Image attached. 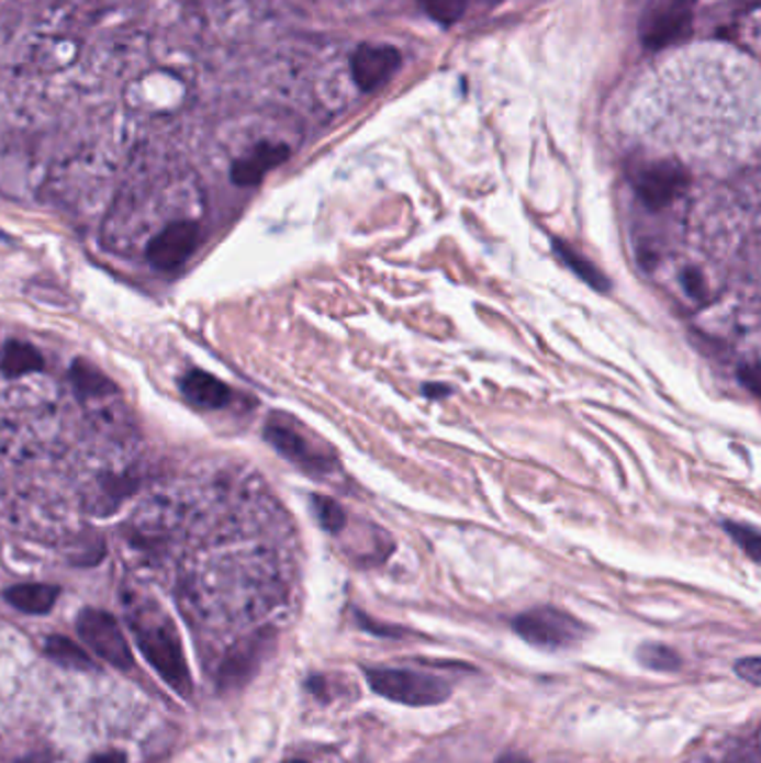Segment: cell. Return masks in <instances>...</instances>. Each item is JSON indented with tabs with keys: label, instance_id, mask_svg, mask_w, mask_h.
I'll list each match as a JSON object with an SVG mask.
<instances>
[{
	"label": "cell",
	"instance_id": "6da1fadb",
	"mask_svg": "<svg viewBox=\"0 0 761 763\" xmlns=\"http://www.w3.org/2000/svg\"><path fill=\"white\" fill-rule=\"evenodd\" d=\"M130 628L136 639V646L142 648L144 657L159 672V676L181 697H188L192 692L190 670L186 663V654L181 648V639L172 620L161 614L157 607H136L130 614Z\"/></svg>",
	"mask_w": 761,
	"mask_h": 763
},
{
	"label": "cell",
	"instance_id": "7a4b0ae2",
	"mask_svg": "<svg viewBox=\"0 0 761 763\" xmlns=\"http://www.w3.org/2000/svg\"><path fill=\"white\" fill-rule=\"evenodd\" d=\"M369 685L380 697L402 706H438L449 697V685L436 676L411 670H367Z\"/></svg>",
	"mask_w": 761,
	"mask_h": 763
},
{
	"label": "cell",
	"instance_id": "3957f363",
	"mask_svg": "<svg viewBox=\"0 0 761 763\" xmlns=\"http://www.w3.org/2000/svg\"><path fill=\"white\" fill-rule=\"evenodd\" d=\"M516 632L531 646L563 650L583 641L585 628L579 618L557 607H536L514 620Z\"/></svg>",
	"mask_w": 761,
	"mask_h": 763
},
{
	"label": "cell",
	"instance_id": "277c9868",
	"mask_svg": "<svg viewBox=\"0 0 761 763\" xmlns=\"http://www.w3.org/2000/svg\"><path fill=\"white\" fill-rule=\"evenodd\" d=\"M79 637L99 654L103 661L119 670L132 667V652L130 646L119 628V622L112 614L103 609H83L77 620Z\"/></svg>",
	"mask_w": 761,
	"mask_h": 763
},
{
	"label": "cell",
	"instance_id": "5b68a950",
	"mask_svg": "<svg viewBox=\"0 0 761 763\" xmlns=\"http://www.w3.org/2000/svg\"><path fill=\"white\" fill-rule=\"evenodd\" d=\"M697 0H663L648 10L641 36L650 49L668 47L692 30V8Z\"/></svg>",
	"mask_w": 761,
	"mask_h": 763
},
{
	"label": "cell",
	"instance_id": "8992f818",
	"mask_svg": "<svg viewBox=\"0 0 761 763\" xmlns=\"http://www.w3.org/2000/svg\"><path fill=\"white\" fill-rule=\"evenodd\" d=\"M687 183L690 177L681 166L672 161H661L637 172L635 192L648 211L657 213L674 203L685 192Z\"/></svg>",
	"mask_w": 761,
	"mask_h": 763
},
{
	"label": "cell",
	"instance_id": "52a82bcc",
	"mask_svg": "<svg viewBox=\"0 0 761 763\" xmlns=\"http://www.w3.org/2000/svg\"><path fill=\"white\" fill-rule=\"evenodd\" d=\"M199 239H201V231L194 222H172L170 226H166L161 233H157L150 239L146 248V257L150 266L161 272L177 270L197 250Z\"/></svg>",
	"mask_w": 761,
	"mask_h": 763
},
{
	"label": "cell",
	"instance_id": "ba28073f",
	"mask_svg": "<svg viewBox=\"0 0 761 763\" xmlns=\"http://www.w3.org/2000/svg\"><path fill=\"white\" fill-rule=\"evenodd\" d=\"M400 63H402V56L395 47L360 45L351 58L354 79L360 90L373 92L398 72Z\"/></svg>",
	"mask_w": 761,
	"mask_h": 763
},
{
	"label": "cell",
	"instance_id": "9c48e42d",
	"mask_svg": "<svg viewBox=\"0 0 761 763\" xmlns=\"http://www.w3.org/2000/svg\"><path fill=\"white\" fill-rule=\"evenodd\" d=\"M264 436H266L268 445H272L287 460L295 462L302 469L313 471V469H326L328 467V462L311 447V442L293 425H289L280 418L268 420Z\"/></svg>",
	"mask_w": 761,
	"mask_h": 763
},
{
	"label": "cell",
	"instance_id": "30bf717a",
	"mask_svg": "<svg viewBox=\"0 0 761 763\" xmlns=\"http://www.w3.org/2000/svg\"><path fill=\"white\" fill-rule=\"evenodd\" d=\"M289 155H291V150L282 144H261L253 153H248L246 157H242L239 161L233 164L231 179H233V183H237L242 188L257 186L266 177V172H270L277 166H282L289 159Z\"/></svg>",
	"mask_w": 761,
	"mask_h": 763
},
{
	"label": "cell",
	"instance_id": "8fae6325",
	"mask_svg": "<svg viewBox=\"0 0 761 763\" xmlns=\"http://www.w3.org/2000/svg\"><path fill=\"white\" fill-rule=\"evenodd\" d=\"M181 393L188 402H192L199 408H222L231 402L233 393L231 389L215 375L205 371H188L179 382Z\"/></svg>",
	"mask_w": 761,
	"mask_h": 763
},
{
	"label": "cell",
	"instance_id": "7c38bea8",
	"mask_svg": "<svg viewBox=\"0 0 761 763\" xmlns=\"http://www.w3.org/2000/svg\"><path fill=\"white\" fill-rule=\"evenodd\" d=\"M551 248L557 253V257L561 259L563 266H568L579 280H583L590 289H594L596 293H607L609 291V282L607 277L579 250H574L566 239H551Z\"/></svg>",
	"mask_w": 761,
	"mask_h": 763
},
{
	"label": "cell",
	"instance_id": "4fadbf2b",
	"mask_svg": "<svg viewBox=\"0 0 761 763\" xmlns=\"http://www.w3.org/2000/svg\"><path fill=\"white\" fill-rule=\"evenodd\" d=\"M5 598L12 607L25 614H45L54 607L58 598V587L45 583H23L5 592Z\"/></svg>",
	"mask_w": 761,
	"mask_h": 763
},
{
	"label": "cell",
	"instance_id": "5bb4252c",
	"mask_svg": "<svg viewBox=\"0 0 761 763\" xmlns=\"http://www.w3.org/2000/svg\"><path fill=\"white\" fill-rule=\"evenodd\" d=\"M43 356L27 341H10L3 351V360H0V371L10 380L43 371Z\"/></svg>",
	"mask_w": 761,
	"mask_h": 763
},
{
	"label": "cell",
	"instance_id": "9a60e30c",
	"mask_svg": "<svg viewBox=\"0 0 761 763\" xmlns=\"http://www.w3.org/2000/svg\"><path fill=\"white\" fill-rule=\"evenodd\" d=\"M257 661H259L257 643L237 650V652L224 663V667H222V672H220V687H222V689H233V687L244 685V683L253 676Z\"/></svg>",
	"mask_w": 761,
	"mask_h": 763
},
{
	"label": "cell",
	"instance_id": "2e32d148",
	"mask_svg": "<svg viewBox=\"0 0 761 763\" xmlns=\"http://www.w3.org/2000/svg\"><path fill=\"white\" fill-rule=\"evenodd\" d=\"M69 378H72V386L77 389V393L83 397H101L114 391L112 380L86 360H77L72 364V369H69Z\"/></svg>",
	"mask_w": 761,
	"mask_h": 763
},
{
	"label": "cell",
	"instance_id": "e0dca14e",
	"mask_svg": "<svg viewBox=\"0 0 761 763\" xmlns=\"http://www.w3.org/2000/svg\"><path fill=\"white\" fill-rule=\"evenodd\" d=\"M47 657L67 670H92L90 657L67 637H49L45 643Z\"/></svg>",
	"mask_w": 761,
	"mask_h": 763
},
{
	"label": "cell",
	"instance_id": "ac0fdd59",
	"mask_svg": "<svg viewBox=\"0 0 761 763\" xmlns=\"http://www.w3.org/2000/svg\"><path fill=\"white\" fill-rule=\"evenodd\" d=\"M639 661L646 667L657 670V672H672V670H679V665H681L679 654L665 646H659V643L644 646L639 650Z\"/></svg>",
	"mask_w": 761,
	"mask_h": 763
},
{
	"label": "cell",
	"instance_id": "d6986e66",
	"mask_svg": "<svg viewBox=\"0 0 761 763\" xmlns=\"http://www.w3.org/2000/svg\"><path fill=\"white\" fill-rule=\"evenodd\" d=\"M311 503H313V512H315L320 525L326 531L337 534V531H342L346 527V514H344V509L335 501L324 498V496H313Z\"/></svg>",
	"mask_w": 761,
	"mask_h": 763
},
{
	"label": "cell",
	"instance_id": "ffe728a7",
	"mask_svg": "<svg viewBox=\"0 0 761 763\" xmlns=\"http://www.w3.org/2000/svg\"><path fill=\"white\" fill-rule=\"evenodd\" d=\"M467 3L469 0H425V10L434 21L443 25H451L462 19Z\"/></svg>",
	"mask_w": 761,
	"mask_h": 763
},
{
	"label": "cell",
	"instance_id": "44dd1931",
	"mask_svg": "<svg viewBox=\"0 0 761 763\" xmlns=\"http://www.w3.org/2000/svg\"><path fill=\"white\" fill-rule=\"evenodd\" d=\"M724 527L739 542V547L748 553L752 561L761 559V536L754 527L739 525V523H724Z\"/></svg>",
	"mask_w": 761,
	"mask_h": 763
},
{
	"label": "cell",
	"instance_id": "7402d4cb",
	"mask_svg": "<svg viewBox=\"0 0 761 763\" xmlns=\"http://www.w3.org/2000/svg\"><path fill=\"white\" fill-rule=\"evenodd\" d=\"M681 287L685 291V295L692 300V302H706L708 300V284H706V277L702 274L700 268H687L683 270L681 274Z\"/></svg>",
	"mask_w": 761,
	"mask_h": 763
},
{
	"label": "cell",
	"instance_id": "603a6c76",
	"mask_svg": "<svg viewBox=\"0 0 761 763\" xmlns=\"http://www.w3.org/2000/svg\"><path fill=\"white\" fill-rule=\"evenodd\" d=\"M737 674L741 678H746L748 683L759 685L761 683V661H759V657H750V659L739 661L737 663Z\"/></svg>",
	"mask_w": 761,
	"mask_h": 763
},
{
	"label": "cell",
	"instance_id": "cb8c5ba5",
	"mask_svg": "<svg viewBox=\"0 0 761 763\" xmlns=\"http://www.w3.org/2000/svg\"><path fill=\"white\" fill-rule=\"evenodd\" d=\"M737 375H739V382L743 384V386H748L750 389V393L752 395H757V386H759V367L757 364H743L739 371H737Z\"/></svg>",
	"mask_w": 761,
	"mask_h": 763
},
{
	"label": "cell",
	"instance_id": "d4e9b609",
	"mask_svg": "<svg viewBox=\"0 0 761 763\" xmlns=\"http://www.w3.org/2000/svg\"><path fill=\"white\" fill-rule=\"evenodd\" d=\"M88 763H125V754L119 750H110V752L92 756Z\"/></svg>",
	"mask_w": 761,
	"mask_h": 763
},
{
	"label": "cell",
	"instance_id": "484cf974",
	"mask_svg": "<svg viewBox=\"0 0 761 763\" xmlns=\"http://www.w3.org/2000/svg\"><path fill=\"white\" fill-rule=\"evenodd\" d=\"M19 763H49V759L47 756H43V754H30V756H25V759H21Z\"/></svg>",
	"mask_w": 761,
	"mask_h": 763
},
{
	"label": "cell",
	"instance_id": "4316f807",
	"mask_svg": "<svg viewBox=\"0 0 761 763\" xmlns=\"http://www.w3.org/2000/svg\"><path fill=\"white\" fill-rule=\"evenodd\" d=\"M499 763H529L523 754H505Z\"/></svg>",
	"mask_w": 761,
	"mask_h": 763
},
{
	"label": "cell",
	"instance_id": "83f0119b",
	"mask_svg": "<svg viewBox=\"0 0 761 763\" xmlns=\"http://www.w3.org/2000/svg\"><path fill=\"white\" fill-rule=\"evenodd\" d=\"M425 393H427L429 397H440V395L449 393V389H445V386H427V389H425Z\"/></svg>",
	"mask_w": 761,
	"mask_h": 763
},
{
	"label": "cell",
	"instance_id": "f1b7e54d",
	"mask_svg": "<svg viewBox=\"0 0 761 763\" xmlns=\"http://www.w3.org/2000/svg\"><path fill=\"white\" fill-rule=\"evenodd\" d=\"M287 763H306V761H287Z\"/></svg>",
	"mask_w": 761,
	"mask_h": 763
},
{
	"label": "cell",
	"instance_id": "f546056e",
	"mask_svg": "<svg viewBox=\"0 0 761 763\" xmlns=\"http://www.w3.org/2000/svg\"><path fill=\"white\" fill-rule=\"evenodd\" d=\"M492 3H499V0H492Z\"/></svg>",
	"mask_w": 761,
	"mask_h": 763
}]
</instances>
